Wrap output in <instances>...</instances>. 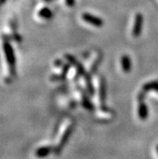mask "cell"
I'll use <instances>...</instances> for the list:
<instances>
[{"label":"cell","mask_w":158,"mask_h":159,"mask_svg":"<svg viewBox=\"0 0 158 159\" xmlns=\"http://www.w3.org/2000/svg\"><path fill=\"white\" fill-rule=\"evenodd\" d=\"M3 50L5 52L7 62L8 64V67L10 70L11 75L15 76L16 75V60L15 52L10 42L7 40H5L3 42Z\"/></svg>","instance_id":"6da1fadb"},{"label":"cell","mask_w":158,"mask_h":159,"mask_svg":"<svg viewBox=\"0 0 158 159\" xmlns=\"http://www.w3.org/2000/svg\"><path fill=\"white\" fill-rule=\"evenodd\" d=\"M72 133H73V125H69L68 127H67V129L65 130L64 133L62 134L61 138L60 141H59V143H58V145H56V147L54 149V152H55L56 154H59V153H61L63 148L65 146V145L67 144L69 140H70V136H71Z\"/></svg>","instance_id":"7a4b0ae2"},{"label":"cell","mask_w":158,"mask_h":159,"mask_svg":"<svg viewBox=\"0 0 158 159\" xmlns=\"http://www.w3.org/2000/svg\"><path fill=\"white\" fill-rule=\"evenodd\" d=\"M82 19L85 22L88 23V24L94 25L95 27L100 28L103 24V21L101 18L98 17V16H93V15L90 14V13H83L82 15Z\"/></svg>","instance_id":"3957f363"},{"label":"cell","mask_w":158,"mask_h":159,"mask_svg":"<svg viewBox=\"0 0 158 159\" xmlns=\"http://www.w3.org/2000/svg\"><path fill=\"white\" fill-rule=\"evenodd\" d=\"M143 16L140 13H137L135 17V22H134V27L132 29V35L135 37H138L140 36L141 31H142V26H143Z\"/></svg>","instance_id":"277c9868"},{"label":"cell","mask_w":158,"mask_h":159,"mask_svg":"<svg viewBox=\"0 0 158 159\" xmlns=\"http://www.w3.org/2000/svg\"><path fill=\"white\" fill-rule=\"evenodd\" d=\"M52 151H54L53 147L50 145H45L36 149V156L39 158H44V157H48V155H49Z\"/></svg>","instance_id":"5b68a950"},{"label":"cell","mask_w":158,"mask_h":159,"mask_svg":"<svg viewBox=\"0 0 158 159\" xmlns=\"http://www.w3.org/2000/svg\"><path fill=\"white\" fill-rule=\"evenodd\" d=\"M138 114L139 117L141 120H146L147 117L148 115V107H147L146 103H144V101L140 100V104H139V108H138Z\"/></svg>","instance_id":"8992f818"},{"label":"cell","mask_w":158,"mask_h":159,"mask_svg":"<svg viewBox=\"0 0 158 159\" xmlns=\"http://www.w3.org/2000/svg\"><path fill=\"white\" fill-rule=\"evenodd\" d=\"M121 66L124 73H128L132 69V61L128 55H124L121 57Z\"/></svg>","instance_id":"52a82bcc"},{"label":"cell","mask_w":158,"mask_h":159,"mask_svg":"<svg viewBox=\"0 0 158 159\" xmlns=\"http://www.w3.org/2000/svg\"><path fill=\"white\" fill-rule=\"evenodd\" d=\"M154 90L158 93V81H152L149 83L144 84L143 87V91H149Z\"/></svg>","instance_id":"ba28073f"},{"label":"cell","mask_w":158,"mask_h":159,"mask_svg":"<svg viewBox=\"0 0 158 159\" xmlns=\"http://www.w3.org/2000/svg\"><path fill=\"white\" fill-rule=\"evenodd\" d=\"M39 16H40V17H42L44 19H50L52 16V12L48 8H42L39 11Z\"/></svg>","instance_id":"9c48e42d"},{"label":"cell","mask_w":158,"mask_h":159,"mask_svg":"<svg viewBox=\"0 0 158 159\" xmlns=\"http://www.w3.org/2000/svg\"><path fill=\"white\" fill-rule=\"evenodd\" d=\"M74 2H75V1H74V0H66V3H67V5L70 7L74 6Z\"/></svg>","instance_id":"30bf717a"},{"label":"cell","mask_w":158,"mask_h":159,"mask_svg":"<svg viewBox=\"0 0 158 159\" xmlns=\"http://www.w3.org/2000/svg\"><path fill=\"white\" fill-rule=\"evenodd\" d=\"M156 152H157V154H158V145H156Z\"/></svg>","instance_id":"8fae6325"},{"label":"cell","mask_w":158,"mask_h":159,"mask_svg":"<svg viewBox=\"0 0 158 159\" xmlns=\"http://www.w3.org/2000/svg\"><path fill=\"white\" fill-rule=\"evenodd\" d=\"M4 1H5V0H1V2H4Z\"/></svg>","instance_id":"7c38bea8"}]
</instances>
